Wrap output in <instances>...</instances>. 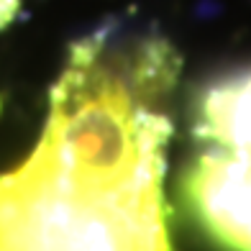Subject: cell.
Returning a JSON list of instances; mask_svg holds the SVG:
<instances>
[{
    "label": "cell",
    "instance_id": "1",
    "mask_svg": "<svg viewBox=\"0 0 251 251\" xmlns=\"http://www.w3.org/2000/svg\"><path fill=\"white\" fill-rule=\"evenodd\" d=\"M179 198L198 231L218 251H251V159L205 149L190 156Z\"/></svg>",
    "mask_w": 251,
    "mask_h": 251
},
{
    "label": "cell",
    "instance_id": "2",
    "mask_svg": "<svg viewBox=\"0 0 251 251\" xmlns=\"http://www.w3.org/2000/svg\"><path fill=\"white\" fill-rule=\"evenodd\" d=\"M190 131L198 146L251 159V64L213 77L195 90Z\"/></svg>",
    "mask_w": 251,
    "mask_h": 251
}]
</instances>
